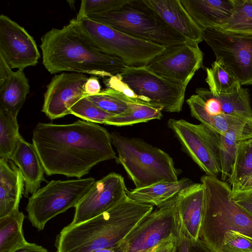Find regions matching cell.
Masks as SVG:
<instances>
[{
	"instance_id": "cell-1",
	"label": "cell",
	"mask_w": 252,
	"mask_h": 252,
	"mask_svg": "<svg viewBox=\"0 0 252 252\" xmlns=\"http://www.w3.org/2000/svg\"><path fill=\"white\" fill-rule=\"evenodd\" d=\"M32 140L48 176L80 179L95 165L117 158L111 133L84 120L69 124L39 123Z\"/></svg>"
},
{
	"instance_id": "cell-2",
	"label": "cell",
	"mask_w": 252,
	"mask_h": 252,
	"mask_svg": "<svg viewBox=\"0 0 252 252\" xmlns=\"http://www.w3.org/2000/svg\"><path fill=\"white\" fill-rule=\"evenodd\" d=\"M40 47L43 64L51 74L68 71L110 77L121 73L126 66L96 46L72 19L63 28L44 34Z\"/></svg>"
},
{
	"instance_id": "cell-3",
	"label": "cell",
	"mask_w": 252,
	"mask_h": 252,
	"mask_svg": "<svg viewBox=\"0 0 252 252\" xmlns=\"http://www.w3.org/2000/svg\"><path fill=\"white\" fill-rule=\"evenodd\" d=\"M153 206L137 202L126 195L109 210L83 222L69 224L57 235V252H93L117 249L119 243Z\"/></svg>"
},
{
	"instance_id": "cell-4",
	"label": "cell",
	"mask_w": 252,
	"mask_h": 252,
	"mask_svg": "<svg viewBox=\"0 0 252 252\" xmlns=\"http://www.w3.org/2000/svg\"><path fill=\"white\" fill-rule=\"evenodd\" d=\"M200 181L204 198L199 239L211 252H219L227 231L233 230L252 237V216L234 202L230 185L206 175Z\"/></svg>"
},
{
	"instance_id": "cell-5",
	"label": "cell",
	"mask_w": 252,
	"mask_h": 252,
	"mask_svg": "<svg viewBox=\"0 0 252 252\" xmlns=\"http://www.w3.org/2000/svg\"><path fill=\"white\" fill-rule=\"evenodd\" d=\"M117 163L125 170L135 188L140 189L161 182H175L181 171L172 158L160 149L137 138H128L112 132Z\"/></svg>"
},
{
	"instance_id": "cell-6",
	"label": "cell",
	"mask_w": 252,
	"mask_h": 252,
	"mask_svg": "<svg viewBox=\"0 0 252 252\" xmlns=\"http://www.w3.org/2000/svg\"><path fill=\"white\" fill-rule=\"evenodd\" d=\"M86 17L166 48L190 42L149 9L142 0H131L118 9Z\"/></svg>"
},
{
	"instance_id": "cell-7",
	"label": "cell",
	"mask_w": 252,
	"mask_h": 252,
	"mask_svg": "<svg viewBox=\"0 0 252 252\" xmlns=\"http://www.w3.org/2000/svg\"><path fill=\"white\" fill-rule=\"evenodd\" d=\"M79 30L105 53L128 66H147L165 47L127 35L87 17L72 19Z\"/></svg>"
},
{
	"instance_id": "cell-8",
	"label": "cell",
	"mask_w": 252,
	"mask_h": 252,
	"mask_svg": "<svg viewBox=\"0 0 252 252\" xmlns=\"http://www.w3.org/2000/svg\"><path fill=\"white\" fill-rule=\"evenodd\" d=\"M95 182L89 177L68 180H52L29 198L28 218L38 231L58 215L75 207Z\"/></svg>"
},
{
	"instance_id": "cell-9",
	"label": "cell",
	"mask_w": 252,
	"mask_h": 252,
	"mask_svg": "<svg viewBox=\"0 0 252 252\" xmlns=\"http://www.w3.org/2000/svg\"><path fill=\"white\" fill-rule=\"evenodd\" d=\"M176 196V195H175ZM175 196L146 216L119 243V252H151L182 234L176 211Z\"/></svg>"
},
{
	"instance_id": "cell-10",
	"label": "cell",
	"mask_w": 252,
	"mask_h": 252,
	"mask_svg": "<svg viewBox=\"0 0 252 252\" xmlns=\"http://www.w3.org/2000/svg\"><path fill=\"white\" fill-rule=\"evenodd\" d=\"M122 80L139 96L165 112L182 110L187 87L157 74L147 66H128L119 74Z\"/></svg>"
},
{
	"instance_id": "cell-11",
	"label": "cell",
	"mask_w": 252,
	"mask_h": 252,
	"mask_svg": "<svg viewBox=\"0 0 252 252\" xmlns=\"http://www.w3.org/2000/svg\"><path fill=\"white\" fill-rule=\"evenodd\" d=\"M167 124L183 150L206 175L217 177L220 174V134L202 124H194L183 119H170Z\"/></svg>"
},
{
	"instance_id": "cell-12",
	"label": "cell",
	"mask_w": 252,
	"mask_h": 252,
	"mask_svg": "<svg viewBox=\"0 0 252 252\" xmlns=\"http://www.w3.org/2000/svg\"><path fill=\"white\" fill-rule=\"evenodd\" d=\"M203 39L242 86L252 85V34L205 29Z\"/></svg>"
},
{
	"instance_id": "cell-13",
	"label": "cell",
	"mask_w": 252,
	"mask_h": 252,
	"mask_svg": "<svg viewBox=\"0 0 252 252\" xmlns=\"http://www.w3.org/2000/svg\"><path fill=\"white\" fill-rule=\"evenodd\" d=\"M203 56L198 44L188 42L166 48L147 66L167 79L187 87L195 72L203 66Z\"/></svg>"
},
{
	"instance_id": "cell-14",
	"label": "cell",
	"mask_w": 252,
	"mask_h": 252,
	"mask_svg": "<svg viewBox=\"0 0 252 252\" xmlns=\"http://www.w3.org/2000/svg\"><path fill=\"white\" fill-rule=\"evenodd\" d=\"M0 55L11 68L36 65L40 57L33 37L9 17L0 15Z\"/></svg>"
},
{
	"instance_id": "cell-15",
	"label": "cell",
	"mask_w": 252,
	"mask_h": 252,
	"mask_svg": "<svg viewBox=\"0 0 252 252\" xmlns=\"http://www.w3.org/2000/svg\"><path fill=\"white\" fill-rule=\"evenodd\" d=\"M127 189L123 177L115 172L95 181L75 207L70 224L83 222L109 210L127 195Z\"/></svg>"
},
{
	"instance_id": "cell-16",
	"label": "cell",
	"mask_w": 252,
	"mask_h": 252,
	"mask_svg": "<svg viewBox=\"0 0 252 252\" xmlns=\"http://www.w3.org/2000/svg\"><path fill=\"white\" fill-rule=\"evenodd\" d=\"M89 77L83 73L62 72L54 75L44 94L42 112L51 120L70 114V109L87 97L85 84Z\"/></svg>"
},
{
	"instance_id": "cell-17",
	"label": "cell",
	"mask_w": 252,
	"mask_h": 252,
	"mask_svg": "<svg viewBox=\"0 0 252 252\" xmlns=\"http://www.w3.org/2000/svg\"><path fill=\"white\" fill-rule=\"evenodd\" d=\"M165 23L192 43L203 40V29L192 19L180 0H142Z\"/></svg>"
},
{
	"instance_id": "cell-18",
	"label": "cell",
	"mask_w": 252,
	"mask_h": 252,
	"mask_svg": "<svg viewBox=\"0 0 252 252\" xmlns=\"http://www.w3.org/2000/svg\"><path fill=\"white\" fill-rule=\"evenodd\" d=\"M175 197L182 235L194 241L199 239L204 206L203 185L194 183Z\"/></svg>"
},
{
	"instance_id": "cell-19",
	"label": "cell",
	"mask_w": 252,
	"mask_h": 252,
	"mask_svg": "<svg viewBox=\"0 0 252 252\" xmlns=\"http://www.w3.org/2000/svg\"><path fill=\"white\" fill-rule=\"evenodd\" d=\"M29 92L23 70L13 71L0 55V107L17 117Z\"/></svg>"
},
{
	"instance_id": "cell-20",
	"label": "cell",
	"mask_w": 252,
	"mask_h": 252,
	"mask_svg": "<svg viewBox=\"0 0 252 252\" xmlns=\"http://www.w3.org/2000/svg\"><path fill=\"white\" fill-rule=\"evenodd\" d=\"M183 6L203 30L219 28L232 16L233 0H180Z\"/></svg>"
},
{
	"instance_id": "cell-21",
	"label": "cell",
	"mask_w": 252,
	"mask_h": 252,
	"mask_svg": "<svg viewBox=\"0 0 252 252\" xmlns=\"http://www.w3.org/2000/svg\"><path fill=\"white\" fill-rule=\"evenodd\" d=\"M10 160L22 172L25 180L24 196L28 197L38 190L42 182L45 181V170L33 144L22 137Z\"/></svg>"
},
{
	"instance_id": "cell-22",
	"label": "cell",
	"mask_w": 252,
	"mask_h": 252,
	"mask_svg": "<svg viewBox=\"0 0 252 252\" xmlns=\"http://www.w3.org/2000/svg\"><path fill=\"white\" fill-rule=\"evenodd\" d=\"M8 160L0 158V218L19 210L25 190L22 172Z\"/></svg>"
},
{
	"instance_id": "cell-23",
	"label": "cell",
	"mask_w": 252,
	"mask_h": 252,
	"mask_svg": "<svg viewBox=\"0 0 252 252\" xmlns=\"http://www.w3.org/2000/svg\"><path fill=\"white\" fill-rule=\"evenodd\" d=\"M186 101L191 116L213 131L222 135L229 131L252 132V121L223 114L211 115L197 94L191 95Z\"/></svg>"
},
{
	"instance_id": "cell-24",
	"label": "cell",
	"mask_w": 252,
	"mask_h": 252,
	"mask_svg": "<svg viewBox=\"0 0 252 252\" xmlns=\"http://www.w3.org/2000/svg\"><path fill=\"white\" fill-rule=\"evenodd\" d=\"M194 183L183 177L175 182H161L145 188L127 189L126 195L137 202L158 207Z\"/></svg>"
},
{
	"instance_id": "cell-25",
	"label": "cell",
	"mask_w": 252,
	"mask_h": 252,
	"mask_svg": "<svg viewBox=\"0 0 252 252\" xmlns=\"http://www.w3.org/2000/svg\"><path fill=\"white\" fill-rule=\"evenodd\" d=\"M24 219L19 210L0 218V252H13L28 243L23 230Z\"/></svg>"
},
{
	"instance_id": "cell-26",
	"label": "cell",
	"mask_w": 252,
	"mask_h": 252,
	"mask_svg": "<svg viewBox=\"0 0 252 252\" xmlns=\"http://www.w3.org/2000/svg\"><path fill=\"white\" fill-rule=\"evenodd\" d=\"M213 95L220 104L221 114L252 121L249 90L243 88L240 83L230 92Z\"/></svg>"
},
{
	"instance_id": "cell-27",
	"label": "cell",
	"mask_w": 252,
	"mask_h": 252,
	"mask_svg": "<svg viewBox=\"0 0 252 252\" xmlns=\"http://www.w3.org/2000/svg\"><path fill=\"white\" fill-rule=\"evenodd\" d=\"M220 145L219 158L220 165V180L226 182L230 177L239 144L252 138V132L229 131L220 134Z\"/></svg>"
},
{
	"instance_id": "cell-28",
	"label": "cell",
	"mask_w": 252,
	"mask_h": 252,
	"mask_svg": "<svg viewBox=\"0 0 252 252\" xmlns=\"http://www.w3.org/2000/svg\"><path fill=\"white\" fill-rule=\"evenodd\" d=\"M205 69V81L209 86V90L213 94L230 92L240 83L233 72L221 60L216 59L211 68L206 67Z\"/></svg>"
},
{
	"instance_id": "cell-29",
	"label": "cell",
	"mask_w": 252,
	"mask_h": 252,
	"mask_svg": "<svg viewBox=\"0 0 252 252\" xmlns=\"http://www.w3.org/2000/svg\"><path fill=\"white\" fill-rule=\"evenodd\" d=\"M17 117L0 107V158L8 160L22 137Z\"/></svg>"
},
{
	"instance_id": "cell-30",
	"label": "cell",
	"mask_w": 252,
	"mask_h": 252,
	"mask_svg": "<svg viewBox=\"0 0 252 252\" xmlns=\"http://www.w3.org/2000/svg\"><path fill=\"white\" fill-rule=\"evenodd\" d=\"M162 110L146 103H132L130 109L120 115H115L107 125L115 126H132L134 124L160 119Z\"/></svg>"
},
{
	"instance_id": "cell-31",
	"label": "cell",
	"mask_w": 252,
	"mask_h": 252,
	"mask_svg": "<svg viewBox=\"0 0 252 252\" xmlns=\"http://www.w3.org/2000/svg\"><path fill=\"white\" fill-rule=\"evenodd\" d=\"M234 8L227 22L219 28L225 31L252 34V0H233Z\"/></svg>"
},
{
	"instance_id": "cell-32",
	"label": "cell",
	"mask_w": 252,
	"mask_h": 252,
	"mask_svg": "<svg viewBox=\"0 0 252 252\" xmlns=\"http://www.w3.org/2000/svg\"><path fill=\"white\" fill-rule=\"evenodd\" d=\"M252 172V138L241 142L238 146L228 182L230 186Z\"/></svg>"
},
{
	"instance_id": "cell-33",
	"label": "cell",
	"mask_w": 252,
	"mask_h": 252,
	"mask_svg": "<svg viewBox=\"0 0 252 252\" xmlns=\"http://www.w3.org/2000/svg\"><path fill=\"white\" fill-rule=\"evenodd\" d=\"M70 113L84 121L104 125H107L115 116L97 106L87 96L81 98L72 106Z\"/></svg>"
},
{
	"instance_id": "cell-34",
	"label": "cell",
	"mask_w": 252,
	"mask_h": 252,
	"mask_svg": "<svg viewBox=\"0 0 252 252\" xmlns=\"http://www.w3.org/2000/svg\"><path fill=\"white\" fill-rule=\"evenodd\" d=\"M87 97L97 106L114 115H120L126 112L132 103L118 96L108 87L97 94Z\"/></svg>"
},
{
	"instance_id": "cell-35",
	"label": "cell",
	"mask_w": 252,
	"mask_h": 252,
	"mask_svg": "<svg viewBox=\"0 0 252 252\" xmlns=\"http://www.w3.org/2000/svg\"><path fill=\"white\" fill-rule=\"evenodd\" d=\"M131 0H83L76 16L102 14L120 8Z\"/></svg>"
},
{
	"instance_id": "cell-36",
	"label": "cell",
	"mask_w": 252,
	"mask_h": 252,
	"mask_svg": "<svg viewBox=\"0 0 252 252\" xmlns=\"http://www.w3.org/2000/svg\"><path fill=\"white\" fill-rule=\"evenodd\" d=\"M219 252H252V237L230 230L224 234Z\"/></svg>"
},
{
	"instance_id": "cell-37",
	"label": "cell",
	"mask_w": 252,
	"mask_h": 252,
	"mask_svg": "<svg viewBox=\"0 0 252 252\" xmlns=\"http://www.w3.org/2000/svg\"><path fill=\"white\" fill-rule=\"evenodd\" d=\"M177 252H211L199 239L196 241L182 235L178 244Z\"/></svg>"
},
{
	"instance_id": "cell-38",
	"label": "cell",
	"mask_w": 252,
	"mask_h": 252,
	"mask_svg": "<svg viewBox=\"0 0 252 252\" xmlns=\"http://www.w3.org/2000/svg\"><path fill=\"white\" fill-rule=\"evenodd\" d=\"M234 202L252 216V190L245 191H232Z\"/></svg>"
},
{
	"instance_id": "cell-39",
	"label": "cell",
	"mask_w": 252,
	"mask_h": 252,
	"mask_svg": "<svg viewBox=\"0 0 252 252\" xmlns=\"http://www.w3.org/2000/svg\"><path fill=\"white\" fill-rule=\"evenodd\" d=\"M230 186L232 192L252 190V172Z\"/></svg>"
},
{
	"instance_id": "cell-40",
	"label": "cell",
	"mask_w": 252,
	"mask_h": 252,
	"mask_svg": "<svg viewBox=\"0 0 252 252\" xmlns=\"http://www.w3.org/2000/svg\"><path fill=\"white\" fill-rule=\"evenodd\" d=\"M180 240L170 239L160 244L153 252H177L178 244Z\"/></svg>"
},
{
	"instance_id": "cell-41",
	"label": "cell",
	"mask_w": 252,
	"mask_h": 252,
	"mask_svg": "<svg viewBox=\"0 0 252 252\" xmlns=\"http://www.w3.org/2000/svg\"><path fill=\"white\" fill-rule=\"evenodd\" d=\"M85 91L88 96L97 94L101 91V86L97 78H89L85 84Z\"/></svg>"
},
{
	"instance_id": "cell-42",
	"label": "cell",
	"mask_w": 252,
	"mask_h": 252,
	"mask_svg": "<svg viewBox=\"0 0 252 252\" xmlns=\"http://www.w3.org/2000/svg\"><path fill=\"white\" fill-rule=\"evenodd\" d=\"M13 252H49L46 249L35 243L28 242L25 246Z\"/></svg>"
},
{
	"instance_id": "cell-43",
	"label": "cell",
	"mask_w": 252,
	"mask_h": 252,
	"mask_svg": "<svg viewBox=\"0 0 252 252\" xmlns=\"http://www.w3.org/2000/svg\"><path fill=\"white\" fill-rule=\"evenodd\" d=\"M93 252H119L116 249L108 248L95 250Z\"/></svg>"
},
{
	"instance_id": "cell-44",
	"label": "cell",
	"mask_w": 252,
	"mask_h": 252,
	"mask_svg": "<svg viewBox=\"0 0 252 252\" xmlns=\"http://www.w3.org/2000/svg\"><path fill=\"white\" fill-rule=\"evenodd\" d=\"M154 251H152V252H154Z\"/></svg>"
}]
</instances>
